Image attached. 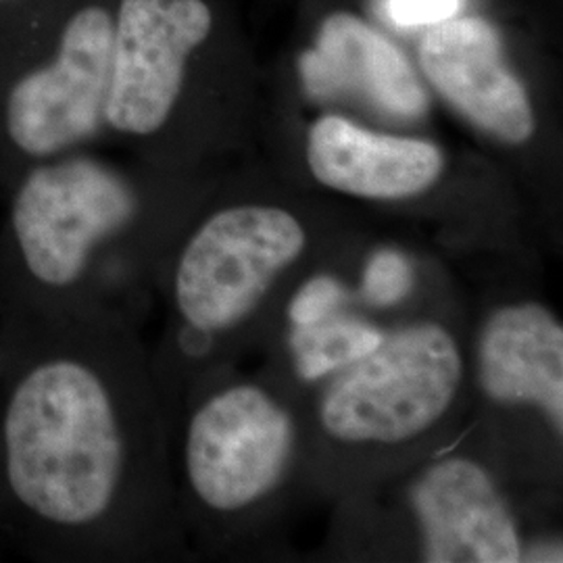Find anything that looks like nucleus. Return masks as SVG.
<instances>
[{
    "mask_svg": "<svg viewBox=\"0 0 563 563\" xmlns=\"http://www.w3.org/2000/svg\"><path fill=\"white\" fill-rule=\"evenodd\" d=\"M4 446L13 493L42 518L78 526L111 504L120 432L104 386L80 363H44L18 386Z\"/></svg>",
    "mask_w": 563,
    "mask_h": 563,
    "instance_id": "1",
    "label": "nucleus"
},
{
    "mask_svg": "<svg viewBox=\"0 0 563 563\" xmlns=\"http://www.w3.org/2000/svg\"><path fill=\"white\" fill-rule=\"evenodd\" d=\"M328 390L323 428L349 443H401L428 430L462 383V357L441 325H413L362 357Z\"/></svg>",
    "mask_w": 563,
    "mask_h": 563,
    "instance_id": "2",
    "label": "nucleus"
},
{
    "mask_svg": "<svg viewBox=\"0 0 563 563\" xmlns=\"http://www.w3.org/2000/svg\"><path fill=\"white\" fill-rule=\"evenodd\" d=\"M302 246L301 223L276 207L249 205L213 216L188 242L178 265L181 316L201 332L239 322Z\"/></svg>",
    "mask_w": 563,
    "mask_h": 563,
    "instance_id": "3",
    "label": "nucleus"
},
{
    "mask_svg": "<svg viewBox=\"0 0 563 563\" xmlns=\"http://www.w3.org/2000/svg\"><path fill=\"white\" fill-rule=\"evenodd\" d=\"M130 186L104 165L71 159L41 167L23 181L13 230L27 269L48 286H67L90 249L134 216Z\"/></svg>",
    "mask_w": 563,
    "mask_h": 563,
    "instance_id": "4",
    "label": "nucleus"
},
{
    "mask_svg": "<svg viewBox=\"0 0 563 563\" xmlns=\"http://www.w3.org/2000/svg\"><path fill=\"white\" fill-rule=\"evenodd\" d=\"M292 449V422L253 386L205 402L188 430L186 465L197 495L213 509H241L280 481Z\"/></svg>",
    "mask_w": 563,
    "mask_h": 563,
    "instance_id": "5",
    "label": "nucleus"
},
{
    "mask_svg": "<svg viewBox=\"0 0 563 563\" xmlns=\"http://www.w3.org/2000/svg\"><path fill=\"white\" fill-rule=\"evenodd\" d=\"M209 30L202 0H121L104 120L128 134L159 130L180 95L186 59Z\"/></svg>",
    "mask_w": 563,
    "mask_h": 563,
    "instance_id": "6",
    "label": "nucleus"
},
{
    "mask_svg": "<svg viewBox=\"0 0 563 563\" xmlns=\"http://www.w3.org/2000/svg\"><path fill=\"white\" fill-rule=\"evenodd\" d=\"M113 30L104 9H84L69 21L57 60L15 84L7 128L21 151L53 155L97 132L111 81Z\"/></svg>",
    "mask_w": 563,
    "mask_h": 563,
    "instance_id": "7",
    "label": "nucleus"
},
{
    "mask_svg": "<svg viewBox=\"0 0 563 563\" xmlns=\"http://www.w3.org/2000/svg\"><path fill=\"white\" fill-rule=\"evenodd\" d=\"M423 76L462 115L499 141L522 144L534 113L520 80L507 69L497 32L476 18L437 23L420 44Z\"/></svg>",
    "mask_w": 563,
    "mask_h": 563,
    "instance_id": "8",
    "label": "nucleus"
},
{
    "mask_svg": "<svg viewBox=\"0 0 563 563\" xmlns=\"http://www.w3.org/2000/svg\"><path fill=\"white\" fill-rule=\"evenodd\" d=\"M413 509L430 563H516L520 539L483 467L467 460L434 465L413 488Z\"/></svg>",
    "mask_w": 563,
    "mask_h": 563,
    "instance_id": "9",
    "label": "nucleus"
},
{
    "mask_svg": "<svg viewBox=\"0 0 563 563\" xmlns=\"http://www.w3.org/2000/svg\"><path fill=\"white\" fill-rule=\"evenodd\" d=\"M305 88L316 99L360 95L395 118H420L428 99L395 44L349 13L323 21L318 42L301 57Z\"/></svg>",
    "mask_w": 563,
    "mask_h": 563,
    "instance_id": "10",
    "label": "nucleus"
},
{
    "mask_svg": "<svg viewBox=\"0 0 563 563\" xmlns=\"http://www.w3.org/2000/svg\"><path fill=\"white\" fill-rule=\"evenodd\" d=\"M307 162L325 186L367 199L418 195L443 172L434 144L376 134L332 115L311 128Z\"/></svg>",
    "mask_w": 563,
    "mask_h": 563,
    "instance_id": "11",
    "label": "nucleus"
},
{
    "mask_svg": "<svg viewBox=\"0 0 563 563\" xmlns=\"http://www.w3.org/2000/svg\"><path fill=\"white\" fill-rule=\"evenodd\" d=\"M481 383L501 402H534L563 428V330L541 305L497 311L481 341Z\"/></svg>",
    "mask_w": 563,
    "mask_h": 563,
    "instance_id": "12",
    "label": "nucleus"
},
{
    "mask_svg": "<svg viewBox=\"0 0 563 563\" xmlns=\"http://www.w3.org/2000/svg\"><path fill=\"white\" fill-rule=\"evenodd\" d=\"M383 334L360 320H330L295 325L290 334V351L297 369L305 380H316L328 372L360 362L372 353Z\"/></svg>",
    "mask_w": 563,
    "mask_h": 563,
    "instance_id": "13",
    "label": "nucleus"
},
{
    "mask_svg": "<svg viewBox=\"0 0 563 563\" xmlns=\"http://www.w3.org/2000/svg\"><path fill=\"white\" fill-rule=\"evenodd\" d=\"M411 286V265L397 251H378L363 274V297L378 307L402 301Z\"/></svg>",
    "mask_w": 563,
    "mask_h": 563,
    "instance_id": "14",
    "label": "nucleus"
},
{
    "mask_svg": "<svg viewBox=\"0 0 563 563\" xmlns=\"http://www.w3.org/2000/svg\"><path fill=\"white\" fill-rule=\"evenodd\" d=\"M344 299H346V290L334 278H328V276L313 278L307 282L292 299L290 320L295 325L320 322L323 318H330L332 311Z\"/></svg>",
    "mask_w": 563,
    "mask_h": 563,
    "instance_id": "15",
    "label": "nucleus"
},
{
    "mask_svg": "<svg viewBox=\"0 0 563 563\" xmlns=\"http://www.w3.org/2000/svg\"><path fill=\"white\" fill-rule=\"evenodd\" d=\"M462 0H388V18L402 27L437 25L460 13Z\"/></svg>",
    "mask_w": 563,
    "mask_h": 563,
    "instance_id": "16",
    "label": "nucleus"
}]
</instances>
